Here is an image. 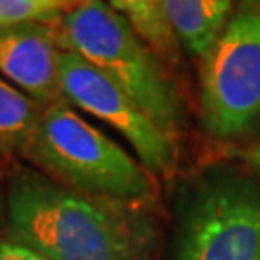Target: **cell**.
<instances>
[{
  "instance_id": "obj_3",
  "label": "cell",
  "mask_w": 260,
  "mask_h": 260,
  "mask_svg": "<svg viewBox=\"0 0 260 260\" xmlns=\"http://www.w3.org/2000/svg\"><path fill=\"white\" fill-rule=\"evenodd\" d=\"M60 23L68 50L101 70L174 139L183 121L181 99L129 21L103 0H72Z\"/></svg>"
},
{
  "instance_id": "obj_7",
  "label": "cell",
  "mask_w": 260,
  "mask_h": 260,
  "mask_svg": "<svg viewBox=\"0 0 260 260\" xmlns=\"http://www.w3.org/2000/svg\"><path fill=\"white\" fill-rule=\"evenodd\" d=\"M66 50L60 21L0 27V77L43 106L64 101L60 62Z\"/></svg>"
},
{
  "instance_id": "obj_9",
  "label": "cell",
  "mask_w": 260,
  "mask_h": 260,
  "mask_svg": "<svg viewBox=\"0 0 260 260\" xmlns=\"http://www.w3.org/2000/svg\"><path fill=\"white\" fill-rule=\"evenodd\" d=\"M43 104L0 77V158H21Z\"/></svg>"
},
{
  "instance_id": "obj_2",
  "label": "cell",
  "mask_w": 260,
  "mask_h": 260,
  "mask_svg": "<svg viewBox=\"0 0 260 260\" xmlns=\"http://www.w3.org/2000/svg\"><path fill=\"white\" fill-rule=\"evenodd\" d=\"M21 160L75 193L156 206V176L66 101L41 108Z\"/></svg>"
},
{
  "instance_id": "obj_1",
  "label": "cell",
  "mask_w": 260,
  "mask_h": 260,
  "mask_svg": "<svg viewBox=\"0 0 260 260\" xmlns=\"http://www.w3.org/2000/svg\"><path fill=\"white\" fill-rule=\"evenodd\" d=\"M6 239L48 260H154L156 206L75 193L31 166L6 183Z\"/></svg>"
},
{
  "instance_id": "obj_5",
  "label": "cell",
  "mask_w": 260,
  "mask_h": 260,
  "mask_svg": "<svg viewBox=\"0 0 260 260\" xmlns=\"http://www.w3.org/2000/svg\"><path fill=\"white\" fill-rule=\"evenodd\" d=\"M199 112L214 139H237L260 121V8L237 10L201 60Z\"/></svg>"
},
{
  "instance_id": "obj_13",
  "label": "cell",
  "mask_w": 260,
  "mask_h": 260,
  "mask_svg": "<svg viewBox=\"0 0 260 260\" xmlns=\"http://www.w3.org/2000/svg\"><path fill=\"white\" fill-rule=\"evenodd\" d=\"M249 162H251L252 168H254L256 172H260V143L254 145L251 149V152H249Z\"/></svg>"
},
{
  "instance_id": "obj_14",
  "label": "cell",
  "mask_w": 260,
  "mask_h": 260,
  "mask_svg": "<svg viewBox=\"0 0 260 260\" xmlns=\"http://www.w3.org/2000/svg\"><path fill=\"white\" fill-rule=\"evenodd\" d=\"M241 6H245V8H260V0H241Z\"/></svg>"
},
{
  "instance_id": "obj_8",
  "label": "cell",
  "mask_w": 260,
  "mask_h": 260,
  "mask_svg": "<svg viewBox=\"0 0 260 260\" xmlns=\"http://www.w3.org/2000/svg\"><path fill=\"white\" fill-rule=\"evenodd\" d=\"M177 45L203 60L232 19V0H160Z\"/></svg>"
},
{
  "instance_id": "obj_6",
  "label": "cell",
  "mask_w": 260,
  "mask_h": 260,
  "mask_svg": "<svg viewBox=\"0 0 260 260\" xmlns=\"http://www.w3.org/2000/svg\"><path fill=\"white\" fill-rule=\"evenodd\" d=\"M62 96L70 106L106 121L135 150L137 160L152 176H170L177 164L174 139L112 79L85 58L66 50L60 62Z\"/></svg>"
},
{
  "instance_id": "obj_4",
  "label": "cell",
  "mask_w": 260,
  "mask_h": 260,
  "mask_svg": "<svg viewBox=\"0 0 260 260\" xmlns=\"http://www.w3.org/2000/svg\"><path fill=\"white\" fill-rule=\"evenodd\" d=\"M174 260H260V185L214 168L185 195Z\"/></svg>"
},
{
  "instance_id": "obj_12",
  "label": "cell",
  "mask_w": 260,
  "mask_h": 260,
  "mask_svg": "<svg viewBox=\"0 0 260 260\" xmlns=\"http://www.w3.org/2000/svg\"><path fill=\"white\" fill-rule=\"evenodd\" d=\"M0 260H48L37 252L19 247L8 239H0Z\"/></svg>"
},
{
  "instance_id": "obj_11",
  "label": "cell",
  "mask_w": 260,
  "mask_h": 260,
  "mask_svg": "<svg viewBox=\"0 0 260 260\" xmlns=\"http://www.w3.org/2000/svg\"><path fill=\"white\" fill-rule=\"evenodd\" d=\"M72 0H0V27L27 21H60Z\"/></svg>"
},
{
  "instance_id": "obj_10",
  "label": "cell",
  "mask_w": 260,
  "mask_h": 260,
  "mask_svg": "<svg viewBox=\"0 0 260 260\" xmlns=\"http://www.w3.org/2000/svg\"><path fill=\"white\" fill-rule=\"evenodd\" d=\"M131 23L160 60H176L177 41L166 21L160 0H103Z\"/></svg>"
}]
</instances>
